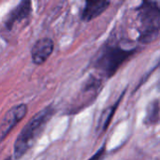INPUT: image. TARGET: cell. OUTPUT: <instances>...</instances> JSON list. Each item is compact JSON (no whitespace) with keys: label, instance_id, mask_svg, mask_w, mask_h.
Instances as JSON below:
<instances>
[{"label":"cell","instance_id":"cell-1","mask_svg":"<svg viewBox=\"0 0 160 160\" xmlns=\"http://www.w3.org/2000/svg\"><path fill=\"white\" fill-rule=\"evenodd\" d=\"M54 113V108L49 106L39 111L30 119L15 141L13 154L16 159H20L30 150L41 136L47 124L52 118Z\"/></svg>","mask_w":160,"mask_h":160},{"label":"cell","instance_id":"cell-2","mask_svg":"<svg viewBox=\"0 0 160 160\" xmlns=\"http://www.w3.org/2000/svg\"><path fill=\"white\" fill-rule=\"evenodd\" d=\"M135 52V49L128 50L117 45H105L98 52L94 62V68L99 71L101 76L110 78Z\"/></svg>","mask_w":160,"mask_h":160},{"label":"cell","instance_id":"cell-3","mask_svg":"<svg viewBox=\"0 0 160 160\" xmlns=\"http://www.w3.org/2000/svg\"><path fill=\"white\" fill-rule=\"evenodd\" d=\"M139 25V40L150 43L159 35L160 8L158 2L144 1L137 8Z\"/></svg>","mask_w":160,"mask_h":160},{"label":"cell","instance_id":"cell-4","mask_svg":"<svg viewBox=\"0 0 160 160\" xmlns=\"http://www.w3.org/2000/svg\"><path fill=\"white\" fill-rule=\"evenodd\" d=\"M26 112L27 106L25 104L16 105L6 112L0 123V142L4 141L17 124L24 118Z\"/></svg>","mask_w":160,"mask_h":160},{"label":"cell","instance_id":"cell-5","mask_svg":"<svg viewBox=\"0 0 160 160\" xmlns=\"http://www.w3.org/2000/svg\"><path fill=\"white\" fill-rule=\"evenodd\" d=\"M54 49L53 41L49 38H43L38 39L32 47L31 57L35 65L44 64L51 56Z\"/></svg>","mask_w":160,"mask_h":160},{"label":"cell","instance_id":"cell-6","mask_svg":"<svg viewBox=\"0 0 160 160\" xmlns=\"http://www.w3.org/2000/svg\"><path fill=\"white\" fill-rule=\"evenodd\" d=\"M32 12L31 2L30 1H22L19 5L15 7L14 9L8 16L5 25L8 30H11L17 23H21L23 21H26Z\"/></svg>","mask_w":160,"mask_h":160},{"label":"cell","instance_id":"cell-7","mask_svg":"<svg viewBox=\"0 0 160 160\" xmlns=\"http://www.w3.org/2000/svg\"><path fill=\"white\" fill-rule=\"evenodd\" d=\"M109 1H86L82 12V19L90 22L101 15L110 6Z\"/></svg>","mask_w":160,"mask_h":160},{"label":"cell","instance_id":"cell-8","mask_svg":"<svg viewBox=\"0 0 160 160\" xmlns=\"http://www.w3.org/2000/svg\"><path fill=\"white\" fill-rule=\"evenodd\" d=\"M158 120H159V103H158V99H156L152 101L147 108L144 123L148 126H152V125L154 126L158 123Z\"/></svg>","mask_w":160,"mask_h":160},{"label":"cell","instance_id":"cell-9","mask_svg":"<svg viewBox=\"0 0 160 160\" xmlns=\"http://www.w3.org/2000/svg\"><path fill=\"white\" fill-rule=\"evenodd\" d=\"M120 100H121V98L118 100V102L116 104L109 107L106 111L103 112L102 116L99 119V124H98V128L100 129V131H104V130L107 129V128H108V126H109V124L111 122V119H112V115L114 113V111H115V109L117 107V104L119 103Z\"/></svg>","mask_w":160,"mask_h":160},{"label":"cell","instance_id":"cell-10","mask_svg":"<svg viewBox=\"0 0 160 160\" xmlns=\"http://www.w3.org/2000/svg\"><path fill=\"white\" fill-rule=\"evenodd\" d=\"M104 154H105V146H103L101 149H99L89 160H101L104 157Z\"/></svg>","mask_w":160,"mask_h":160},{"label":"cell","instance_id":"cell-11","mask_svg":"<svg viewBox=\"0 0 160 160\" xmlns=\"http://www.w3.org/2000/svg\"><path fill=\"white\" fill-rule=\"evenodd\" d=\"M6 160H12V159H11V158H8Z\"/></svg>","mask_w":160,"mask_h":160}]
</instances>
